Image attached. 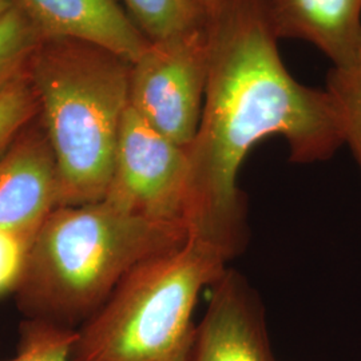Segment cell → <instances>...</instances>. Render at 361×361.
<instances>
[{
	"label": "cell",
	"mask_w": 361,
	"mask_h": 361,
	"mask_svg": "<svg viewBox=\"0 0 361 361\" xmlns=\"http://www.w3.org/2000/svg\"><path fill=\"white\" fill-rule=\"evenodd\" d=\"M209 71L200 128L189 153L185 224L189 235L228 261L247 243L245 194L237 176L246 154L271 135L290 161H326L345 143L335 98L286 70L264 0L207 6Z\"/></svg>",
	"instance_id": "1"
},
{
	"label": "cell",
	"mask_w": 361,
	"mask_h": 361,
	"mask_svg": "<svg viewBox=\"0 0 361 361\" xmlns=\"http://www.w3.org/2000/svg\"><path fill=\"white\" fill-rule=\"evenodd\" d=\"M183 224L155 222L97 201L54 209L34 235L16 288L27 319L74 329L130 271L182 245Z\"/></svg>",
	"instance_id": "2"
},
{
	"label": "cell",
	"mask_w": 361,
	"mask_h": 361,
	"mask_svg": "<svg viewBox=\"0 0 361 361\" xmlns=\"http://www.w3.org/2000/svg\"><path fill=\"white\" fill-rule=\"evenodd\" d=\"M131 65L71 39H42L27 66L56 161L58 207L102 201L129 106Z\"/></svg>",
	"instance_id": "3"
},
{
	"label": "cell",
	"mask_w": 361,
	"mask_h": 361,
	"mask_svg": "<svg viewBox=\"0 0 361 361\" xmlns=\"http://www.w3.org/2000/svg\"><path fill=\"white\" fill-rule=\"evenodd\" d=\"M216 247L189 235L138 265L77 329L70 361H188L202 289L228 269Z\"/></svg>",
	"instance_id": "4"
},
{
	"label": "cell",
	"mask_w": 361,
	"mask_h": 361,
	"mask_svg": "<svg viewBox=\"0 0 361 361\" xmlns=\"http://www.w3.org/2000/svg\"><path fill=\"white\" fill-rule=\"evenodd\" d=\"M209 71L202 26L150 42L130 70L129 106L159 134L189 147L200 128Z\"/></svg>",
	"instance_id": "5"
},
{
	"label": "cell",
	"mask_w": 361,
	"mask_h": 361,
	"mask_svg": "<svg viewBox=\"0 0 361 361\" xmlns=\"http://www.w3.org/2000/svg\"><path fill=\"white\" fill-rule=\"evenodd\" d=\"M189 153L146 123L128 106L104 201L131 216L185 224Z\"/></svg>",
	"instance_id": "6"
},
{
	"label": "cell",
	"mask_w": 361,
	"mask_h": 361,
	"mask_svg": "<svg viewBox=\"0 0 361 361\" xmlns=\"http://www.w3.org/2000/svg\"><path fill=\"white\" fill-rule=\"evenodd\" d=\"M212 286L188 361H277L262 302L245 277L226 269Z\"/></svg>",
	"instance_id": "7"
},
{
	"label": "cell",
	"mask_w": 361,
	"mask_h": 361,
	"mask_svg": "<svg viewBox=\"0 0 361 361\" xmlns=\"http://www.w3.org/2000/svg\"><path fill=\"white\" fill-rule=\"evenodd\" d=\"M59 178L44 130L28 125L0 154V231L32 241L58 207Z\"/></svg>",
	"instance_id": "8"
},
{
	"label": "cell",
	"mask_w": 361,
	"mask_h": 361,
	"mask_svg": "<svg viewBox=\"0 0 361 361\" xmlns=\"http://www.w3.org/2000/svg\"><path fill=\"white\" fill-rule=\"evenodd\" d=\"M43 39H71L133 65L150 40L116 0H16Z\"/></svg>",
	"instance_id": "9"
},
{
	"label": "cell",
	"mask_w": 361,
	"mask_h": 361,
	"mask_svg": "<svg viewBox=\"0 0 361 361\" xmlns=\"http://www.w3.org/2000/svg\"><path fill=\"white\" fill-rule=\"evenodd\" d=\"M277 38L305 40L347 70L361 61V0H264Z\"/></svg>",
	"instance_id": "10"
},
{
	"label": "cell",
	"mask_w": 361,
	"mask_h": 361,
	"mask_svg": "<svg viewBox=\"0 0 361 361\" xmlns=\"http://www.w3.org/2000/svg\"><path fill=\"white\" fill-rule=\"evenodd\" d=\"M133 22L150 42L173 38L207 20V7L197 0H122Z\"/></svg>",
	"instance_id": "11"
},
{
	"label": "cell",
	"mask_w": 361,
	"mask_h": 361,
	"mask_svg": "<svg viewBox=\"0 0 361 361\" xmlns=\"http://www.w3.org/2000/svg\"><path fill=\"white\" fill-rule=\"evenodd\" d=\"M42 39L19 6L0 19V90L26 73Z\"/></svg>",
	"instance_id": "12"
},
{
	"label": "cell",
	"mask_w": 361,
	"mask_h": 361,
	"mask_svg": "<svg viewBox=\"0 0 361 361\" xmlns=\"http://www.w3.org/2000/svg\"><path fill=\"white\" fill-rule=\"evenodd\" d=\"M75 340L77 329L27 319L19 326L16 355L7 361H70Z\"/></svg>",
	"instance_id": "13"
},
{
	"label": "cell",
	"mask_w": 361,
	"mask_h": 361,
	"mask_svg": "<svg viewBox=\"0 0 361 361\" xmlns=\"http://www.w3.org/2000/svg\"><path fill=\"white\" fill-rule=\"evenodd\" d=\"M326 90L335 98L343 119L345 143L361 171V61L347 70L332 68L328 74Z\"/></svg>",
	"instance_id": "14"
},
{
	"label": "cell",
	"mask_w": 361,
	"mask_h": 361,
	"mask_svg": "<svg viewBox=\"0 0 361 361\" xmlns=\"http://www.w3.org/2000/svg\"><path fill=\"white\" fill-rule=\"evenodd\" d=\"M38 114V98L26 71L0 90V154Z\"/></svg>",
	"instance_id": "15"
},
{
	"label": "cell",
	"mask_w": 361,
	"mask_h": 361,
	"mask_svg": "<svg viewBox=\"0 0 361 361\" xmlns=\"http://www.w3.org/2000/svg\"><path fill=\"white\" fill-rule=\"evenodd\" d=\"M31 241L18 234L0 231V296L16 290L20 283Z\"/></svg>",
	"instance_id": "16"
},
{
	"label": "cell",
	"mask_w": 361,
	"mask_h": 361,
	"mask_svg": "<svg viewBox=\"0 0 361 361\" xmlns=\"http://www.w3.org/2000/svg\"><path fill=\"white\" fill-rule=\"evenodd\" d=\"M18 4H16V0H0V19L10 13L13 8H15Z\"/></svg>",
	"instance_id": "17"
},
{
	"label": "cell",
	"mask_w": 361,
	"mask_h": 361,
	"mask_svg": "<svg viewBox=\"0 0 361 361\" xmlns=\"http://www.w3.org/2000/svg\"><path fill=\"white\" fill-rule=\"evenodd\" d=\"M198 3H201L202 6H207V3H210V1H213V0H197Z\"/></svg>",
	"instance_id": "18"
}]
</instances>
